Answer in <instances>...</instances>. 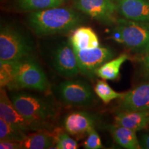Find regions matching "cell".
Instances as JSON below:
<instances>
[{"mask_svg": "<svg viewBox=\"0 0 149 149\" xmlns=\"http://www.w3.org/2000/svg\"><path fill=\"white\" fill-rule=\"evenodd\" d=\"M94 91L99 98L105 104H109L113 100L121 99L125 94V93H118L113 90L104 79L97 82Z\"/></svg>", "mask_w": 149, "mask_h": 149, "instance_id": "cell-22", "label": "cell"}, {"mask_svg": "<svg viewBox=\"0 0 149 149\" xmlns=\"http://www.w3.org/2000/svg\"><path fill=\"white\" fill-rule=\"evenodd\" d=\"M139 70L145 79L149 80V51L141 55L139 59Z\"/></svg>", "mask_w": 149, "mask_h": 149, "instance_id": "cell-25", "label": "cell"}, {"mask_svg": "<svg viewBox=\"0 0 149 149\" xmlns=\"http://www.w3.org/2000/svg\"><path fill=\"white\" fill-rule=\"evenodd\" d=\"M115 124L136 132L144 130L149 126V111H120L115 117Z\"/></svg>", "mask_w": 149, "mask_h": 149, "instance_id": "cell-14", "label": "cell"}, {"mask_svg": "<svg viewBox=\"0 0 149 149\" xmlns=\"http://www.w3.org/2000/svg\"><path fill=\"white\" fill-rule=\"evenodd\" d=\"M6 88L11 91L29 89L48 92L50 83L42 67L31 55L20 59L13 80Z\"/></svg>", "mask_w": 149, "mask_h": 149, "instance_id": "cell-4", "label": "cell"}, {"mask_svg": "<svg viewBox=\"0 0 149 149\" xmlns=\"http://www.w3.org/2000/svg\"><path fill=\"white\" fill-rule=\"evenodd\" d=\"M138 139L141 148L149 149V130L141 133Z\"/></svg>", "mask_w": 149, "mask_h": 149, "instance_id": "cell-27", "label": "cell"}, {"mask_svg": "<svg viewBox=\"0 0 149 149\" xmlns=\"http://www.w3.org/2000/svg\"><path fill=\"white\" fill-rule=\"evenodd\" d=\"M10 98L15 108L26 119L44 130L51 127L57 111L53 104L46 99L23 91H12Z\"/></svg>", "mask_w": 149, "mask_h": 149, "instance_id": "cell-2", "label": "cell"}, {"mask_svg": "<svg viewBox=\"0 0 149 149\" xmlns=\"http://www.w3.org/2000/svg\"><path fill=\"white\" fill-rule=\"evenodd\" d=\"M115 3L122 17L149 24V0H120Z\"/></svg>", "mask_w": 149, "mask_h": 149, "instance_id": "cell-13", "label": "cell"}, {"mask_svg": "<svg viewBox=\"0 0 149 149\" xmlns=\"http://www.w3.org/2000/svg\"><path fill=\"white\" fill-rule=\"evenodd\" d=\"M68 40L74 50L92 49L100 46L97 33L87 26L76 28Z\"/></svg>", "mask_w": 149, "mask_h": 149, "instance_id": "cell-15", "label": "cell"}, {"mask_svg": "<svg viewBox=\"0 0 149 149\" xmlns=\"http://www.w3.org/2000/svg\"><path fill=\"white\" fill-rule=\"evenodd\" d=\"M97 118L88 112L75 111L66 115L64 127L67 133L72 136H83L95 128Z\"/></svg>", "mask_w": 149, "mask_h": 149, "instance_id": "cell-11", "label": "cell"}, {"mask_svg": "<svg viewBox=\"0 0 149 149\" xmlns=\"http://www.w3.org/2000/svg\"><path fill=\"white\" fill-rule=\"evenodd\" d=\"M74 51L79 72L90 78L95 76L97 70L104 63L113 59L115 56L113 50L107 46H100L92 49H74Z\"/></svg>", "mask_w": 149, "mask_h": 149, "instance_id": "cell-7", "label": "cell"}, {"mask_svg": "<svg viewBox=\"0 0 149 149\" xmlns=\"http://www.w3.org/2000/svg\"><path fill=\"white\" fill-rule=\"evenodd\" d=\"M28 133L0 119V140L22 141Z\"/></svg>", "mask_w": 149, "mask_h": 149, "instance_id": "cell-21", "label": "cell"}, {"mask_svg": "<svg viewBox=\"0 0 149 149\" xmlns=\"http://www.w3.org/2000/svg\"><path fill=\"white\" fill-rule=\"evenodd\" d=\"M0 119H2L26 133L39 130H46L42 126L26 120L19 113L11 102L5 88H1L0 91Z\"/></svg>", "mask_w": 149, "mask_h": 149, "instance_id": "cell-10", "label": "cell"}, {"mask_svg": "<svg viewBox=\"0 0 149 149\" xmlns=\"http://www.w3.org/2000/svg\"><path fill=\"white\" fill-rule=\"evenodd\" d=\"M74 8L104 24H115L116 3L112 0H75Z\"/></svg>", "mask_w": 149, "mask_h": 149, "instance_id": "cell-8", "label": "cell"}, {"mask_svg": "<svg viewBox=\"0 0 149 149\" xmlns=\"http://www.w3.org/2000/svg\"><path fill=\"white\" fill-rule=\"evenodd\" d=\"M62 1H66V0H62Z\"/></svg>", "mask_w": 149, "mask_h": 149, "instance_id": "cell-29", "label": "cell"}, {"mask_svg": "<svg viewBox=\"0 0 149 149\" xmlns=\"http://www.w3.org/2000/svg\"><path fill=\"white\" fill-rule=\"evenodd\" d=\"M56 136L46 130H39L28 134L21 141L22 148L25 149L55 148Z\"/></svg>", "mask_w": 149, "mask_h": 149, "instance_id": "cell-17", "label": "cell"}, {"mask_svg": "<svg viewBox=\"0 0 149 149\" xmlns=\"http://www.w3.org/2000/svg\"><path fill=\"white\" fill-rule=\"evenodd\" d=\"M1 149H19L22 148L21 141L10 140H0Z\"/></svg>", "mask_w": 149, "mask_h": 149, "instance_id": "cell-26", "label": "cell"}, {"mask_svg": "<svg viewBox=\"0 0 149 149\" xmlns=\"http://www.w3.org/2000/svg\"><path fill=\"white\" fill-rule=\"evenodd\" d=\"M107 128L119 146L126 149L141 148L139 139L136 134L137 132L135 130L116 124L108 125Z\"/></svg>", "mask_w": 149, "mask_h": 149, "instance_id": "cell-16", "label": "cell"}, {"mask_svg": "<svg viewBox=\"0 0 149 149\" xmlns=\"http://www.w3.org/2000/svg\"><path fill=\"white\" fill-rule=\"evenodd\" d=\"M67 132H61L56 135L55 148L57 149H77L79 148L77 141L72 139Z\"/></svg>", "mask_w": 149, "mask_h": 149, "instance_id": "cell-23", "label": "cell"}, {"mask_svg": "<svg viewBox=\"0 0 149 149\" xmlns=\"http://www.w3.org/2000/svg\"><path fill=\"white\" fill-rule=\"evenodd\" d=\"M52 65L55 71L64 77L72 78L79 73L76 54L69 40L63 41L54 48Z\"/></svg>", "mask_w": 149, "mask_h": 149, "instance_id": "cell-9", "label": "cell"}, {"mask_svg": "<svg viewBox=\"0 0 149 149\" xmlns=\"http://www.w3.org/2000/svg\"><path fill=\"white\" fill-rule=\"evenodd\" d=\"M62 3V0H15V7L21 11L33 12L60 6Z\"/></svg>", "mask_w": 149, "mask_h": 149, "instance_id": "cell-19", "label": "cell"}, {"mask_svg": "<svg viewBox=\"0 0 149 149\" xmlns=\"http://www.w3.org/2000/svg\"><path fill=\"white\" fill-rule=\"evenodd\" d=\"M110 37L130 51L142 55L149 51V24L117 19Z\"/></svg>", "mask_w": 149, "mask_h": 149, "instance_id": "cell-3", "label": "cell"}, {"mask_svg": "<svg viewBox=\"0 0 149 149\" xmlns=\"http://www.w3.org/2000/svg\"><path fill=\"white\" fill-rule=\"evenodd\" d=\"M120 111H149V82L125 93L119 103Z\"/></svg>", "mask_w": 149, "mask_h": 149, "instance_id": "cell-12", "label": "cell"}, {"mask_svg": "<svg viewBox=\"0 0 149 149\" xmlns=\"http://www.w3.org/2000/svg\"><path fill=\"white\" fill-rule=\"evenodd\" d=\"M19 60L0 61V86L6 88L14 79Z\"/></svg>", "mask_w": 149, "mask_h": 149, "instance_id": "cell-20", "label": "cell"}, {"mask_svg": "<svg viewBox=\"0 0 149 149\" xmlns=\"http://www.w3.org/2000/svg\"><path fill=\"white\" fill-rule=\"evenodd\" d=\"M57 96L63 103L71 107H89L95 102V91L86 81L68 79L56 88Z\"/></svg>", "mask_w": 149, "mask_h": 149, "instance_id": "cell-6", "label": "cell"}, {"mask_svg": "<svg viewBox=\"0 0 149 149\" xmlns=\"http://www.w3.org/2000/svg\"><path fill=\"white\" fill-rule=\"evenodd\" d=\"M86 149H101L104 148L101 138L95 128L91 129L88 133V137L83 144Z\"/></svg>", "mask_w": 149, "mask_h": 149, "instance_id": "cell-24", "label": "cell"}, {"mask_svg": "<svg viewBox=\"0 0 149 149\" xmlns=\"http://www.w3.org/2000/svg\"><path fill=\"white\" fill-rule=\"evenodd\" d=\"M33 46L23 33L14 26L1 24L0 29V61L20 60L31 55Z\"/></svg>", "mask_w": 149, "mask_h": 149, "instance_id": "cell-5", "label": "cell"}, {"mask_svg": "<svg viewBox=\"0 0 149 149\" xmlns=\"http://www.w3.org/2000/svg\"><path fill=\"white\" fill-rule=\"evenodd\" d=\"M84 17L73 9L55 7L33 11L28 15L26 23L38 36L66 33L80 26Z\"/></svg>", "mask_w": 149, "mask_h": 149, "instance_id": "cell-1", "label": "cell"}, {"mask_svg": "<svg viewBox=\"0 0 149 149\" xmlns=\"http://www.w3.org/2000/svg\"><path fill=\"white\" fill-rule=\"evenodd\" d=\"M112 1H113V2L116 3V2H117V1H120V0H112Z\"/></svg>", "mask_w": 149, "mask_h": 149, "instance_id": "cell-28", "label": "cell"}, {"mask_svg": "<svg viewBox=\"0 0 149 149\" xmlns=\"http://www.w3.org/2000/svg\"><path fill=\"white\" fill-rule=\"evenodd\" d=\"M128 59L129 56L124 53L107 61L97 70L96 75L104 80L117 79L120 77L121 67Z\"/></svg>", "mask_w": 149, "mask_h": 149, "instance_id": "cell-18", "label": "cell"}]
</instances>
